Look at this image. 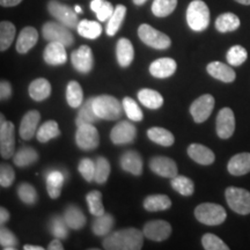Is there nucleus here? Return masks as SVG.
Here are the masks:
<instances>
[{"label": "nucleus", "mask_w": 250, "mask_h": 250, "mask_svg": "<svg viewBox=\"0 0 250 250\" xmlns=\"http://www.w3.org/2000/svg\"><path fill=\"white\" fill-rule=\"evenodd\" d=\"M144 236L142 230L130 227L105 235L102 245L107 250H139L143 248Z\"/></svg>", "instance_id": "obj_1"}, {"label": "nucleus", "mask_w": 250, "mask_h": 250, "mask_svg": "<svg viewBox=\"0 0 250 250\" xmlns=\"http://www.w3.org/2000/svg\"><path fill=\"white\" fill-rule=\"evenodd\" d=\"M93 109L96 116L107 121L118 120L124 110L123 104H121L120 101L111 95L94 96Z\"/></svg>", "instance_id": "obj_2"}, {"label": "nucleus", "mask_w": 250, "mask_h": 250, "mask_svg": "<svg viewBox=\"0 0 250 250\" xmlns=\"http://www.w3.org/2000/svg\"><path fill=\"white\" fill-rule=\"evenodd\" d=\"M188 26L193 31H204L210 24V9L203 0H193L187 9Z\"/></svg>", "instance_id": "obj_3"}, {"label": "nucleus", "mask_w": 250, "mask_h": 250, "mask_svg": "<svg viewBox=\"0 0 250 250\" xmlns=\"http://www.w3.org/2000/svg\"><path fill=\"white\" fill-rule=\"evenodd\" d=\"M195 217L199 223L208 226H218L226 220L227 213L221 205L214 203H203L195 208Z\"/></svg>", "instance_id": "obj_4"}, {"label": "nucleus", "mask_w": 250, "mask_h": 250, "mask_svg": "<svg viewBox=\"0 0 250 250\" xmlns=\"http://www.w3.org/2000/svg\"><path fill=\"white\" fill-rule=\"evenodd\" d=\"M228 206L234 212L247 215L250 213V192L242 188L228 187L225 191Z\"/></svg>", "instance_id": "obj_5"}, {"label": "nucleus", "mask_w": 250, "mask_h": 250, "mask_svg": "<svg viewBox=\"0 0 250 250\" xmlns=\"http://www.w3.org/2000/svg\"><path fill=\"white\" fill-rule=\"evenodd\" d=\"M138 36L140 41L145 43L146 45L156 50H166L169 48L171 44L169 36H167L166 34L156 30L155 28L146 23H143L142 26H139Z\"/></svg>", "instance_id": "obj_6"}, {"label": "nucleus", "mask_w": 250, "mask_h": 250, "mask_svg": "<svg viewBox=\"0 0 250 250\" xmlns=\"http://www.w3.org/2000/svg\"><path fill=\"white\" fill-rule=\"evenodd\" d=\"M43 37L49 42H59L65 46H71L74 43V37L70 31V28L61 22L49 21L42 28Z\"/></svg>", "instance_id": "obj_7"}, {"label": "nucleus", "mask_w": 250, "mask_h": 250, "mask_svg": "<svg viewBox=\"0 0 250 250\" xmlns=\"http://www.w3.org/2000/svg\"><path fill=\"white\" fill-rule=\"evenodd\" d=\"M48 11L58 22L65 24V26L70 28V29L77 28L78 24L80 22L76 11H73L70 6L62 4V2L56 1V0L49 1Z\"/></svg>", "instance_id": "obj_8"}, {"label": "nucleus", "mask_w": 250, "mask_h": 250, "mask_svg": "<svg viewBox=\"0 0 250 250\" xmlns=\"http://www.w3.org/2000/svg\"><path fill=\"white\" fill-rule=\"evenodd\" d=\"M0 116V154L2 159H9L14 155V124L6 121L2 114Z\"/></svg>", "instance_id": "obj_9"}, {"label": "nucleus", "mask_w": 250, "mask_h": 250, "mask_svg": "<svg viewBox=\"0 0 250 250\" xmlns=\"http://www.w3.org/2000/svg\"><path fill=\"white\" fill-rule=\"evenodd\" d=\"M76 143L83 151H93L100 145L99 131L92 124H83L78 126Z\"/></svg>", "instance_id": "obj_10"}, {"label": "nucleus", "mask_w": 250, "mask_h": 250, "mask_svg": "<svg viewBox=\"0 0 250 250\" xmlns=\"http://www.w3.org/2000/svg\"><path fill=\"white\" fill-rule=\"evenodd\" d=\"M214 108V98L211 94L199 96L190 105V114L196 123H203L210 117Z\"/></svg>", "instance_id": "obj_11"}, {"label": "nucleus", "mask_w": 250, "mask_h": 250, "mask_svg": "<svg viewBox=\"0 0 250 250\" xmlns=\"http://www.w3.org/2000/svg\"><path fill=\"white\" fill-rule=\"evenodd\" d=\"M149 168L153 173L166 179H173L179 175L177 165L173 159L167 156H154L149 161Z\"/></svg>", "instance_id": "obj_12"}, {"label": "nucleus", "mask_w": 250, "mask_h": 250, "mask_svg": "<svg viewBox=\"0 0 250 250\" xmlns=\"http://www.w3.org/2000/svg\"><path fill=\"white\" fill-rule=\"evenodd\" d=\"M71 62L73 67L80 73L86 74L92 71L94 65V57L92 49L88 45H81L74 50L71 55Z\"/></svg>", "instance_id": "obj_13"}, {"label": "nucleus", "mask_w": 250, "mask_h": 250, "mask_svg": "<svg viewBox=\"0 0 250 250\" xmlns=\"http://www.w3.org/2000/svg\"><path fill=\"white\" fill-rule=\"evenodd\" d=\"M137 129L132 123L127 121L120 122L112 127L110 132V139L115 145H126L136 139Z\"/></svg>", "instance_id": "obj_14"}, {"label": "nucleus", "mask_w": 250, "mask_h": 250, "mask_svg": "<svg viewBox=\"0 0 250 250\" xmlns=\"http://www.w3.org/2000/svg\"><path fill=\"white\" fill-rule=\"evenodd\" d=\"M217 134L219 138L228 139L233 136L235 130V117L230 108H223L217 116Z\"/></svg>", "instance_id": "obj_15"}, {"label": "nucleus", "mask_w": 250, "mask_h": 250, "mask_svg": "<svg viewBox=\"0 0 250 250\" xmlns=\"http://www.w3.org/2000/svg\"><path fill=\"white\" fill-rule=\"evenodd\" d=\"M144 235L152 241L161 242L167 240L171 234V226L165 220H152L144 226Z\"/></svg>", "instance_id": "obj_16"}, {"label": "nucleus", "mask_w": 250, "mask_h": 250, "mask_svg": "<svg viewBox=\"0 0 250 250\" xmlns=\"http://www.w3.org/2000/svg\"><path fill=\"white\" fill-rule=\"evenodd\" d=\"M66 46L59 42H49L43 52V58L48 65L51 66H58V65L65 64L67 61Z\"/></svg>", "instance_id": "obj_17"}, {"label": "nucleus", "mask_w": 250, "mask_h": 250, "mask_svg": "<svg viewBox=\"0 0 250 250\" xmlns=\"http://www.w3.org/2000/svg\"><path fill=\"white\" fill-rule=\"evenodd\" d=\"M41 121V114L37 110H30L22 117L20 124V136L23 140H30L36 136Z\"/></svg>", "instance_id": "obj_18"}, {"label": "nucleus", "mask_w": 250, "mask_h": 250, "mask_svg": "<svg viewBox=\"0 0 250 250\" xmlns=\"http://www.w3.org/2000/svg\"><path fill=\"white\" fill-rule=\"evenodd\" d=\"M177 68L173 58H159L149 65V73L158 79H166L173 76Z\"/></svg>", "instance_id": "obj_19"}, {"label": "nucleus", "mask_w": 250, "mask_h": 250, "mask_svg": "<svg viewBox=\"0 0 250 250\" xmlns=\"http://www.w3.org/2000/svg\"><path fill=\"white\" fill-rule=\"evenodd\" d=\"M121 167L124 171L139 176L143 173V159L137 151H127L121 156Z\"/></svg>", "instance_id": "obj_20"}, {"label": "nucleus", "mask_w": 250, "mask_h": 250, "mask_svg": "<svg viewBox=\"0 0 250 250\" xmlns=\"http://www.w3.org/2000/svg\"><path fill=\"white\" fill-rule=\"evenodd\" d=\"M188 155L197 164L203 166L212 165L215 160L214 153L202 144H191L188 147Z\"/></svg>", "instance_id": "obj_21"}, {"label": "nucleus", "mask_w": 250, "mask_h": 250, "mask_svg": "<svg viewBox=\"0 0 250 250\" xmlns=\"http://www.w3.org/2000/svg\"><path fill=\"white\" fill-rule=\"evenodd\" d=\"M39 41V33L34 27H26L21 30L17 41V51L19 54H27L36 45Z\"/></svg>", "instance_id": "obj_22"}, {"label": "nucleus", "mask_w": 250, "mask_h": 250, "mask_svg": "<svg viewBox=\"0 0 250 250\" xmlns=\"http://www.w3.org/2000/svg\"><path fill=\"white\" fill-rule=\"evenodd\" d=\"M208 73L214 79L223 81V83H233L235 80L236 74L232 67L224 64L221 62H212L206 67Z\"/></svg>", "instance_id": "obj_23"}, {"label": "nucleus", "mask_w": 250, "mask_h": 250, "mask_svg": "<svg viewBox=\"0 0 250 250\" xmlns=\"http://www.w3.org/2000/svg\"><path fill=\"white\" fill-rule=\"evenodd\" d=\"M229 174L234 176H242L250 173V153H239L230 159L227 165Z\"/></svg>", "instance_id": "obj_24"}, {"label": "nucleus", "mask_w": 250, "mask_h": 250, "mask_svg": "<svg viewBox=\"0 0 250 250\" xmlns=\"http://www.w3.org/2000/svg\"><path fill=\"white\" fill-rule=\"evenodd\" d=\"M116 57L121 67L130 66L134 58V49L132 43L127 39H120L116 45Z\"/></svg>", "instance_id": "obj_25"}, {"label": "nucleus", "mask_w": 250, "mask_h": 250, "mask_svg": "<svg viewBox=\"0 0 250 250\" xmlns=\"http://www.w3.org/2000/svg\"><path fill=\"white\" fill-rule=\"evenodd\" d=\"M29 95L34 101H44L51 95V85L44 78H37L29 85Z\"/></svg>", "instance_id": "obj_26"}, {"label": "nucleus", "mask_w": 250, "mask_h": 250, "mask_svg": "<svg viewBox=\"0 0 250 250\" xmlns=\"http://www.w3.org/2000/svg\"><path fill=\"white\" fill-rule=\"evenodd\" d=\"M46 191L52 199L58 198L62 193L65 176L61 170H51L46 174Z\"/></svg>", "instance_id": "obj_27"}, {"label": "nucleus", "mask_w": 250, "mask_h": 250, "mask_svg": "<svg viewBox=\"0 0 250 250\" xmlns=\"http://www.w3.org/2000/svg\"><path fill=\"white\" fill-rule=\"evenodd\" d=\"M66 221L67 226L71 229H81L86 225V217L83 212L76 205H68L62 215Z\"/></svg>", "instance_id": "obj_28"}, {"label": "nucleus", "mask_w": 250, "mask_h": 250, "mask_svg": "<svg viewBox=\"0 0 250 250\" xmlns=\"http://www.w3.org/2000/svg\"><path fill=\"white\" fill-rule=\"evenodd\" d=\"M138 100L144 107L148 109H159L164 104V98L159 92L149 88H143L138 92Z\"/></svg>", "instance_id": "obj_29"}, {"label": "nucleus", "mask_w": 250, "mask_h": 250, "mask_svg": "<svg viewBox=\"0 0 250 250\" xmlns=\"http://www.w3.org/2000/svg\"><path fill=\"white\" fill-rule=\"evenodd\" d=\"M171 206V201L166 195H151L144 201V208L149 212L166 211Z\"/></svg>", "instance_id": "obj_30"}, {"label": "nucleus", "mask_w": 250, "mask_h": 250, "mask_svg": "<svg viewBox=\"0 0 250 250\" xmlns=\"http://www.w3.org/2000/svg\"><path fill=\"white\" fill-rule=\"evenodd\" d=\"M115 220L110 213H104L94 219L92 229L96 236H105L114 227Z\"/></svg>", "instance_id": "obj_31"}, {"label": "nucleus", "mask_w": 250, "mask_h": 250, "mask_svg": "<svg viewBox=\"0 0 250 250\" xmlns=\"http://www.w3.org/2000/svg\"><path fill=\"white\" fill-rule=\"evenodd\" d=\"M147 137L153 143L158 144L161 146H171L175 142L174 134L170 131L164 129V127L154 126L147 130Z\"/></svg>", "instance_id": "obj_32"}, {"label": "nucleus", "mask_w": 250, "mask_h": 250, "mask_svg": "<svg viewBox=\"0 0 250 250\" xmlns=\"http://www.w3.org/2000/svg\"><path fill=\"white\" fill-rule=\"evenodd\" d=\"M61 136V130L56 121H48L39 127L36 133V138L40 143H48L49 140L57 138Z\"/></svg>", "instance_id": "obj_33"}, {"label": "nucleus", "mask_w": 250, "mask_h": 250, "mask_svg": "<svg viewBox=\"0 0 250 250\" xmlns=\"http://www.w3.org/2000/svg\"><path fill=\"white\" fill-rule=\"evenodd\" d=\"M240 27V19L233 13H224L215 20V29L220 33H230Z\"/></svg>", "instance_id": "obj_34"}, {"label": "nucleus", "mask_w": 250, "mask_h": 250, "mask_svg": "<svg viewBox=\"0 0 250 250\" xmlns=\"http://www.w3.org/2000/svg\"><path fill=\"white\" fill-rule=\"evenodd\" d=\"M93 99L94 98H89L80 107L76 118L77 126H80V125L83 124H93L99 120V117L96 116L95 111L93 109Z\"/></svg>", "instance_id": "obj_35"}, {"label": "nucleus", "mask_w": 250, "mask_h": 250, "mask_svg": "<svg viewBox=\"0 0 250 250\" xmlns=\"http://www.w3.org/2000/svg\"><path fill=\"white\" fill-rule=\"evenodd\" d=\"M125 15H126V7L124 5H117L116 8H115L114 13L110 18H109L108 23H107V35L114 36L116 35L117 31L120 30V28L123 23Z\"/></svg>", "instance_id": "obj_36"}, {"label": "nucleus", "mask_w": 250, "mask_h": 250, "mask_svg": "<svg viewBox=\"0 0 250 250\" xmlns=\"http://www.w3.org/2000/svg\"><path fill=\"white\" fill-rule=\"evenodd\" d=\"M37 160H39V153L36 152V149L28 147V146L19 149L14 155V164L20 168L28 167V166L35 164Z\"/></svg>", "instance_id": "obj_37"}, {"label": "nucleus", "mask_w": 250, "mask_h": 250, "mask_svg": "<svg viewBox=\"0 0 250 250\" xmlns=\"http://www.w3.org/2000/svg\"><path fill=\"white\" fill-rule=\"evenodd\" d=\"M90 9L95 13L99 21H101V22L108 21L115 11L114 6L108 0H92L90 1Z\"/></svg>", "instance_id": "obj_38"}, {"label": "nucleus", "mask_w": 250, "mask_h": 250, "mask_svg": "<svg viewBox=\"0 0 250 250\" xmlns=\"http://www.w3.org/2000/svg\"><path fill=\"white\" fill-rule=\"evenodd\" d=\"M78 33L80 36L85 37L88 40H96L101 35L102 27L101 24L96 22V21L90 20H81L77 27Z\"/></svg>", "instance_id": "obj_39"}, {"label": "nucleus", "mask_w": 250, "mask_h": 250, "mask_svg": "<svg viewBox=\"0 0 250 250\" xmlns=\"http://www.w3.org/2000/svg\"><path fill=\"white\" fill-rule=\"evenodd\" d=\"M66 101L72 108H79L83 103V92L80 83L77 81H70L66 88Z\"/></svg>", "instance_id": "obj_40"}, {"label": "nucleus", "mask_w": 250, "mask_h": 250, "mask_svg": "<svg viewBox=\"0 0 250 250\" xmlns=\"http://www.w3.org/2000/svg\"><path fill=\"white\" fill-rule=\"evenodd\" d=\"M15 33V26L9 21H1L0 23V50L6 51L13 43Z\"/></svg>", "instance_id": "obj_41"}, {"label": "nucleus", "mask_w": 250, "mask_h": 250, "mask_svg": "<svg viewBox=\"0 0 250 250\" xmlns=\"http://www.w3.org/2000/svg\"><path fill=\"white\" fill-rule=\"evenodd\" d=\"M171 187L175 191H177L181 195L184 197L191 196L193 191H195V186H193V182L189 177L183 176V175H177L171 179L170 181Z\"/></svg>", "instance_id": "obj_42"}, {"label": "nucleus", "mask_w": 250, "mask_h": 250, "mask_svg": "<svg viewBox=\"0 0 250 250\" xmlns=\"http://www.w3.org/2000/svg\"><path fill=\"white\" fill-rule=\"evenodd\" d=\"M177 6V0H154L152 4V13L158 18L170 15Z\"/></svg>", "instance_id": "obj_43"}, {"label": "nucleus", "mask_w": 250, "mask_h": 250, "mask_svg": "<svg viewBox=\"0 0 250 250\" xmlns=\"http://www.w3.org/2000/svg\"><path fill=\"white\" fill-rule=\"evenodd\" d=\"M86 201L87 205H88L89 212L94 215V217H99V215L105 213L104 208H103L102 204V193L98 191V190L90 191L88 195L86 196Z\"/></svg>", "instance_id": "obj_44"}, {"label": "nucleus", "mask_w": 250, "mask_h": 250, "mask_svg": "<svg viewBox=\"0 0 250 250\" xmlns=\"http://www.w3.org/2000/svg\"><path fill=\"white\" fill-rule=\"evenodd\" d=\"M110 175V164L105 158L99 156L95 160V176L94 181L99 184H103L107 182Z\"/></svg>", "instance_id": "obj_45"}, {"label": "nucleus", "mask_w": 250, "mask_h": 250, "mask_svg": "<svg viewBox=\"0 0 250 250\" xmlns=\"http://www.w3.org/2000/svg\"><path fill=\"white\" fill-rule=\"evenodd\" d=\"M122 104H123V109H124L125 114H126V116L130 121L140 122L143 120L144 114H143L142 109H140L139 105L137 104V102L134 101L132 98L125 96V98L123 99V102H122Z\"/></svg>", "instance_id": "obj_46"}, {"label": "nucleus", "mask_w": 250, "mask_h": 250, "mask_svg": "<svg viewBox=\"0 0 250 250\" xmlns=\"http://www.w3.org/2000/svg\"><path fill=\"white\" fill-rule=\"evenodd\" d=\"M228 64L232 66H240L248 58V52L242 45H234L227 51L226 55Z\"/></svg>", "instance_id": "obj_47"}, {"label": "nucleus", "mask_w": 250, "mask_h": 250, "mask_svg": "<svg viewBox=\"0 0 250 250\" xmlns=\"http://www.w3.org/2000/svg\"><path fill=\"white\" fill-rule=\"evenodd\" d=\"M68 227L66 221H65L64 217H58L55 215L54 218L50 221V232L52 233V235L57 239H66L68 236Z\"/></svg>", "instance_id": "obj_48"}, {"label": "nucleus", "mask_w": 250, "mask_h": 250, "mask_svg": "<svg viewBox=\"0 0 250 250\" xmlns=\"http://www.w3.org/2000/svg\"><path fill=\"white\" fill-rule=\"evenodd\" d=\"M18 196L27 205H34L37 202L36 189L29 183H21L18 187Z\"/></svg>", "instance_id": "obj_49"}, {"label": "nucleus", "mask_w": 250, "mask_h": 250, "mask_svg": "<svg viewBox=\"0 0 250 250\" xmlns=\"http://www.w3.org/2000/svg\"><path fill=\"white\" fill-rule=\"evenodd\" d=\"M203 248L206 250H228V247L220 237L212 233H206L202 237Z\"/></svg>", "instance_id": "obj_50"}, {"label": "nucleus", "mask_w": 250, "mask_h": 250, "mask_svg": "<svg viewBox=\"0 0 250 250\" xmlns=\"http://www.w3.org/2000/svg\"><path fill=\"white\" fill-rule=\"evenodd\" d=\"M0 246L4 250H15L18 248V239L6 227L0 228Z\"/></svg>", "instance_id": "obj_51"}, {"label": "nucleus", "mask_w": 250, "mask_h": 250, "mask_svg": "<svg viewBox=\"0 0 250 250\" xmlns=\"http://www.w3.org/2000/svg\"><path fill=\"white\" fill-rule=\"evenodd\" d=\"M78 170L87 182H92L95 176V161L90 160L88 158L81 159L79 166H78Z\"/></svg>", "instance_id": "obj_52"}, {"label": "nucleus", "mask_w": 250, "mask_h": 250, "mask_svg": "<svg viewBox=\"0 0 250 250\" xmlns=\"http://www.w3.org/2000/svg\"><path fill=\"white\" fill-rule=\"evenodd\" d=\"M15 180L14 169L7 164L0 166V186L2 188H9Z\"/></svg>", "instance_id": "obj_53"}, {"label": "nucleus", "mask_w": 250, "mask_h": 250, "mask_svg": "<svg viewBox=\"0 0 250 250\" xmlns=\"http://www.w3.org/2000/svg\"><path fill=\"white\" fill-rule=\"evenodd\" d=\"M12 86L8 81L2 80L0 83V99L1 100H7L12 96Z\"/></svg>", "instance_id": "obj_54"}, {"label": "nucleus", "mask_w": 250, "mask_h": 250, "mask_svg": "<svg viewBox=\"0 0 250 250\" xmlns=\"http://www.w3.org/2000/svg\"><path fill=\"white\" fill-rule=\"evenodd\" d=\"M48 249L49 250H62V249H64V246L62 245L61 240L56 237L55 240H52V241L49 243Z\"/></svg>", "instance_id": "obj_55"}, {"label": "nucleus", "mask_w": 250, "mask_h": 250, "mask_svg": "<svg viewBox=\"0 0 250 250\" xmlns=\"http://www.w3.org/2000/svg\"><path fill=\"white\" fill-rule=\"evenodd\" d=\"M8 220H9V212L6 210L5 208H0V224H1V226H4Z\"/></svg>", "instance_id": "obj_56"}, {"label": "nucleus", "mask_w": 250, "mask_h": 250, "mask_svg": "<svg viewBox=\"0 0 250 250\" xmlns=\"http://www.w3.org/2000/svg\"><path fill=\"white\" fill-rule=\"evenodd\" d=\"M22 0H0V5L2 7H14L18 6Z\"/></svg>", "instance_id": "obj_57"}, {"label": "nucleus", "mask_w": 250, "mask_h": 250, "mask_svg": "<svg viewBox=\"0 0 250 250\" xmlns=\"http://www.w3.org/2000/svg\"><path fill=\"white\" fill-rule=\"evenodd\" d=\"M24 250H43V247L41 246H31V245H24L23 246Z\"/></svg>", "instance_id": "obj_58"}, {"label": "nucleus", "mask_w": 250, "mask_h": 250, "mask_svg": "<svg viewBox=\"0 0 250 250\" xmlns=\"http://www.w3.org/2000/svg\"><path fill=\"white\" fill-rule=\"evenodd\" d=\"M146 1H147V0H133L134 5H137V6H142V5L145 4Z\"/></svg>", "instance_id": "obj_59"}, {"label": "nucleus", "mask_w": 250, "mask_h": 250, "mask_svg": "<svg viewBox=\"0 0 250 250\" xmlns=\"http://www.w3.org/2000/svg\"><path fill=\"white\" fill-rule=\"evenodd\" d=\"M236 2H239V4H241V5H250V0H235Z\"/></svg>", "instance_id": "obj_60"}, {"label": "nucleus", "mask_w": 250, "mask_h": 250, "mask_svg": "<svg viewBox=\"0 0 250 250\" xmlns=\"http://www.w3.org/2000/svg\"><path fill=\"white\" fill-rule=\"evenodd\" d=\"M74 11H76L78 14L83 13V8H81V7H80V6H76V7H74Z\"/></svg>", "instance_id": "obj_61"}]
</instances>
